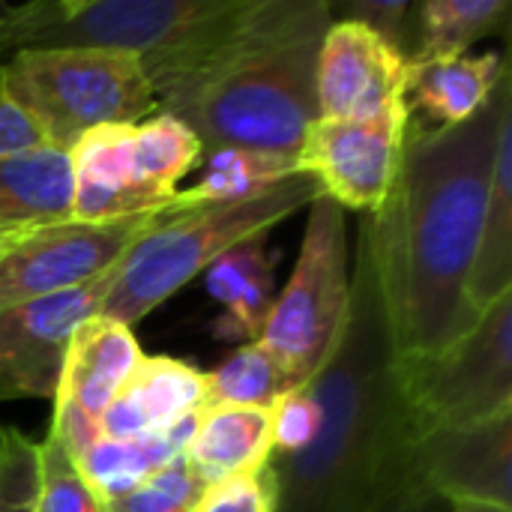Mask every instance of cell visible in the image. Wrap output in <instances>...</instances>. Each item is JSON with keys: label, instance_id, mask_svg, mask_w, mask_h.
I'll use <instances>...</instances> for the list:
<instances>
[{"label": "cell", "instance_id": "cell-1", "mask_svg": "<svg viewBox=\"0 0 512 512\" xmlns=\"http://www.w3.org/2000/svg\"><path fill=\"white\" fill-rule=\"evenodd\" d=\"M512 114V78H501L480 114L459 126L408 123L393 186L369 234L378 291L399 360H426L477 324L468 303L498 132Z\"/></svg>", "mask_w": 512, "mask_h": 512}, {"label": "cell", "instance_id": "cell-2", "mask_svg": "<svg viewBox=\"0 0 512 512\" xmlns=\"http://www.w3.org/2000/svg\"><path fill=\"white\" fill-rule=\"evenodd\" d=\"M306 387L321 411L318 432L306 450L267 459L270 512H375L420 480L414 465L420 432L405 402L363 222H357L345 330Z\"/></svg>", "mask_w": 512, "mask_h": 512}, {"label": "cell", "instance_id": "cell-3", "mask_svg": "<svg viewBox=\"0 0 512 512\" xmlns=\"http://www.w3.org/2000/svg\"><path fill=\"white\" fill-rule=\"evenodd\" d=\"M330 0H234L195 42L144 63L156 108L201 153L252 147L297 156L318 120L315 69Z\"/></svg>", "mask_w": 512, "mask_h": 512}, {"label": "cell", "instance_id": "cell-4", "mask_svg": "<svg viewBox=\"0 0 512 512\" xmlns=\"http://www.w3.org/2000/svg\"><path fill=\"white\" fill-rule=\"evenodd\" d=\"M318 195L321 192L309 174H294L246 201L186 210L168 204L156 225L117 264L99 315L135 327L192 279L204 276V270L228 249L270 234Z\"/></svg>", "mask_w": 512, "mask_h": 512}, {"label": "cell", "instance_id": "cell-5", "mask_svg": "<svg viewBox=\"0 0 512 512\" xmlns=\"http://www.w3.org/2000/svg\"><path fill=\"white\" fill-rule=\"evenodd\" d=\"M0 96L63 153L90 129L159 111L144 63L99 48H18L0 63Z\"/></svg>", "mask_w": 512, "mask_h": 512}, {"label": "cell", "instance_id": "cell-6", "mask_svg": "<svg viewBox=\"0 0 512 512\" xmlns=\"http://www.w3.org/2000/svg\"><path fill=\"white\" fill-rule=\"evenodd\" d=\"M66 156L72 177L69 219L117 222L165 210L204 153L180 120L156 111L141 123L90 129Z\"/></svg>", "mask_w": 512, "mask_h": 512}, {"label": "cell", "instance_id": "cell-7", "mask_svg": "<svg viewBox=\"0 0 512 512\" xmlns=\"http://www.w3.org/2000/svg\"><path fill=\"white\" fill-rule=\"evenodd\" d=\"M351 309V261L345 210L318 195L309 204L303 243L288 285L276 294L261 342L300 387L333 357Z\"/></svg>", "mask_w": 512, "mask_h": 512}, {"label": "cell", "instance_id": "cell-8", "mask_svg": "<svg viewBox=\"0 0 512 512\" xmlns=\"http://www.w3.org/2000/svg\"><path fill=\"white\" fill-rule=\"evenodd\" d=\"M231 3L234 0H27L18 48H99L150 63L195 42Z\"/></svg>", "mask_w": 512, "mask_h": 512}, {"label": "cell", "instance_id": "cell-9", "mask_svg": "<svg viewBox=\"0 0 512 512\" xmlns=\"http://www.w3.org/2000/svg\"><path fill=\"white\" fill-rule=\"evenodd\" d=\"M417 432L486 423L512 411V294L480 312L477 324L426 360H399Z\"/></svg>", "mask_w": 512, "mask_h": 512}, {"label": "cell", "instance_id": "cell-10", "mask_svg": "<svg viewBox=\"0 0 512 512\" xmlns=\"http://www.w3.org/2000/svg\"><path fill=\"white\" fill-rule=\"evenodd\" d=\"M159 216L162 210L117 222L60 219L18 231L0 252V309L102 279Z\"/></svg>", "mask_w": 512, "mask_h": 512}, {"label": "cell", "instance_id": "cell-11", "mask_svg": "<svg viewBox=\"0 0 512 512\" xmlns=\"http://www.w3.org/2000/svg\"><path fill=\"white\" fill-rule=\"evenodd\" d=\"M411 111L393 102L369 117H318L297 150V171L342 210L372 216L381 210L402 162Z\"/></svg>", "mask_w": 512, "mask_h": 512}, {"label": "cell", "instance_id": "cell-12", "mask_svg": "<svg viewBox=\"0 0 512 512\" xmlns=\"http://www.w3.org/2000/svg\"><path fill=\"white\" fill-rule=\"evenodd\" d=\"M114 270L96 282L0 309V402L54 399L69 342L87 318L99 315Z\"/></svg>", "mask_w": 512, "mask_h": 512}, {"label": "cell", "instance_id": "cell-13", "mask_svg": "<svg viewBox=\"0 0 512 512\" xmlns=\"http://www.w3.org/2000/svg\"><path fill=\"white\" fill-rule=\"evenodd\" d=\"M141 357L144 354L132 327H123L105 315H93L75 330L54 393V417L48 432L75 462L99 441L102 414L117 399Z\"/></svg>", "mask_w": 512, "mask_h": 512}, {"label": "cell", "instance_id": "cell-14", "mask_svg": "<svg viewBox=\"0 0 512 512\" xmlns=\"http://www.w3.org/2000/svg\"><path fill=\"white\" fill-rule=\"evenodd\" d=\"M414 465L420 483L447 504L471 501L512 510V411L474 426L423 432Z\"/></svg>", "mask_w": 512, "mask_h": 512}, {"label": "cell", "instance_id": "cell-15", "mask_svg": "<svg viewBox=\"0 0 512 512\" xmlns=\"http://www.w3.org/2000/svg\"><path fill=\"white\" fill-rule=\"evenodd\" d=\"M408 60L363 24L333 18L315 69L318 117H369L405 99Z\"/></svg>", "mask_w": 512, "mask_h": 512}, {"label": "cell", "instance_id": "cell-16", "mask_svg": "<svg viewBox=\"0 0 512 512\" xmlns=\"http://www.w3.org/2000/svg\"><path fill=\"white\" fill-rule=\"evenodd\" d=\"M207 402L201 369L174 357H141L99 423V438H156L198 414Z\"/></svg>", "mask_w": 512, "mask_h": 512}, {"label": "cell", "instance_id": "cell-17", "mask_svg": "<svg viewBox=\"0 0 512 512\" xmlns=\"http://www.w3.org/2000/svg\"><path fill=\"white\" fill-rule=\"evenodd\" d=\"M207 294L222 306L213 321V339L219 342H255L279 294L276 288V252L270 255L267 234L252 237L204 270Z\"/></svg>", "mask_w": 512, "mask_h": 512}, {"label": "cell", "instance_id": "cell-18", "mask_svg": "<svg viewBox=\"0 0 512 512\" xmlns=\"http://www.w3.org/2000/svg\"><path fill=\"white\" fill-rule=\"evenodd\" d=\"M510 72L501 54H462L441 60H411L405 81L408 111H420L429 126H459L480 114Z\"/></svg>", "mask_w": 512, "mask_h": 512}, {"label": "cell", "instance_id": "cell-19", "mask_svg": "<svg viewBox=\"0 0 512 512\" xmlns=\"http://www.w3.org/2000/svg\"><path fill=\"white\" fill-rule=\"evenodd\" d=\"M273 453L270 408L207 405L198 411L195 429L183 450L201 486L264 471Z\"/></svg>", "mask_w": 512, "mask_h": 512}, {"label": "cell", "instance_id": "cell-20", "mask_svg": "<svg viewBox=\"0 0 512 512\" xmlns=\"http://www.w3.org/2000/svg\"><path fill=\"white\" fill-rule=\"evenodd\" d=\"M72 177L69 156L42 147L0 159V231H24L69 219Z\"/></svg>", "mask_w": 512, "mask_h": 512}, {"label": "cell", "instance_id": "cell-21", "mask_svg": "<svg viewBox=\"0 0 512 512\" xmlns=\"http://www.w3.org/2000/svg\"><path fill=\"white\" fill-rule=\"evenodd\" d=\"M504 294H512V114L504 117L498 132L480 246L468 279V303L480 315Z\"/></svg>", "mask_w": 512, "mask_h": 512}, {"label": "cell", "instance_id": "cell-22", "mask_svg": "<svg viewBox=\"0 0 512 512\" xmlns=\"http://www.w3.org/2000/svg\"><path fill=\"white\" fill-rule=\"evenodd\" d=\"M195 420H198V414H192L189 420H183L180 426H174L171 432L156 435V438H138V441L99 438L78 459V471L102 504L123 498L126 492L138 489L147 477L162 471L168 462L183 456L189 435L195 429Z\"/></svg>", "mask_w": 512, "mask_h": 512}, {"label": "cell", "instance_id": "cell-23", "mask_svg": "<svg viewBox=\"0 0 512 512\" xmlns=\"http://www.w3.org/2000/svg\"><path fill=\"white\" fill-rule=\"evenodd\" d=\"M294 174H300L297 156L252 150V147H222L201 156V177L192 186L177 189L171 207L186 210V207L246 201Z\"/></svg>", "mask_w": 512, "mask_h": 512}, {"label": "cell", "instance_id": "cell-24", "mask_svg": "<svg viewBox=\"0 0 512 512\" xmlns=\"http://www.w3.org/2000/svg\"><path fill=\"white\" fill-rule=\"evenodd\" d=\"M510 0H426L417 6L414 60L462 57L480 39L507 27Z\"/></svg>", "mask_w": 512, "mask_h": 512}, {"label": "cell", "instance_id": "cell-25", "mask_svg": "<svg viewBox=\"0 0 512 512\" xmlns=\"http://www.w3.org/2000/svg\"><path fill=\"white\" fill-rule=\"evenodd\" d=\"M207 378V405H237V408H273L282 396L300 390L294 375L261 345L246 342L240 345L225 363Z\"/></svg>", "mask_w": 512, "mask_h": 512}, {"label": "cell", "instance_id": "cell-26", "mask_svg": "<svg viewBox=\"0 0 512 512\" xmlns=\"http://www.w3.org/2000/svg\"><path fill=\"white\" fill-rule=\"evenodd\" d=\"M39 512H102V501L87 486L78 462L63 450V444L48 435L39 444Z\"/></svg>", "mask_w": 512, "mask_h": 512}, {"label": "cell", "instance_id": "cell-27", "mask_svg": "<svg viewBox=\"0 0 512 512\" xmlns=\"http://www.w3.org/2000/svg\"><path fill=\"white\" fill-rule=\"evenodd\" d=\"M204 486L192 474L186 456H177L138 489L102 504V512H195Z\"/></svg>", "mask_w": 512, "mask_h": 512}, {"label": "cell", "instance_id": "cell-28", "mask_svg": "<svg viewBox=\"0 0 512 512\" xmlns=\"http://www.w3.org/2000/svg\"><path fill=\"white\" fill-rule=\"evenodd\" d=\"M39 444L0 426V512H39Z\"/></svg>", "mask_w": 512, "mask_h": 512}, {"label": "cell", "instance_id": "cell-29", "mask_svg": "<svg viewBox=\"0 0 512 512\" xmlns=\"http://www.w3.org/2000/svg\"><path fill=\"white\" fill-rule=\"evenodd\" d=\"M330 15L342 21L363 24L375 36H381L390 48H396L408 63L414 60L417 45V3L408 0H348L330 3Z\"/></svg>", "mask_w": 512, "mask_h": 512}, {"label": "cell", "instance_id": "cell-30", "mask_svg": "<svg viewBox=\"0 0 512 512\" xmlns=\"http://www.w3.org/2000/svg\"><path fill=\"white\" fill-rule=\"evenodd\" d=\"M318 402L309 387H300L282 396L270 408V429H273V453L270 456H291L312 444L318 432Z\"/></svg>", "mask_w": 512, "mask_h": 512}, {"label": "cell", "instance_id": "cell-31", "mask_svg": "<svg viewBox=\"0 0 512 512\" xmlns=\"http://www.w3.org/2000/svg\"><path fill=\"white\" fill-rule=\"evenodd\" d=\"M195 512H270V489L264 471L204 486Z\"/></svg>", "mask_w": 512, "mask_h": 512}, {"label": "cell", "instance_id": "cell-32", "mask_svg": "<svg viewBox=\"0 0 512 512\" xmlns=\"http://www.w3.org/2000/svg\"><path fill=\"white\" fill-rule=\"evenodd\" d=\"M42 147L48 144L42 141L39 129L24 117V111H18L9 99L0 96V159L24 156Z\"/></svg>", "mask_w": 512, "mask_h": 512}, {"label": "cell", "instance_id": "cell-33", "mask_svg": "<svg viewBox=\"0 0 512 512\" xmlns=\"http://www.w3.org/2000/svg\"><path fill=\"white\" fill-rule=\"evenodd\" d=\"M375 512H450V504L444 498H438L426 483L414 480Z\"/></svg>", "mask_w": 512, "mask_h": 512}, {"label": "cell", "instance_id": "cell-34", "mask_svg": "<svg viewBox=\"0 0 512 512\" xmlns=\"http://www.w3.org/2000/svg\"><path fill=\"white\" fill-rule=\"evenodd\" d=\"M21 24H24V3L0 0V63L21 45Z\"/></svg>", "mask_w": 512, "mask_h": 512}, {"label": "cell", "instance_id": "cell-35", "mask_svg": "<svg viewBox=\"0 0 512 512\" xmlns=\"http://www.w3.org/2000/svg\"><path fill=\"white\" fill-rule=\"evenodd\" d=\"M450 512H512V510L492 507V504H471V501H459V504H450Z\"/></svg>", "mask_w": 512, "mask_h": 512}, {"label": "cell", "instance_id": "cell-36", "mask_svg": "<svg viewBox=\"0 0 512 512\" xmlns=\"http://www.w3.org/2000/svg\"><path fill=\"white\" fill-rule=\"evenodd\" d=\"M15 234H18V231H0V252H3L6 246H9V240H12Z\"/></svg>", "mask_w": 512, "mask_h": 512}]
</instances>
